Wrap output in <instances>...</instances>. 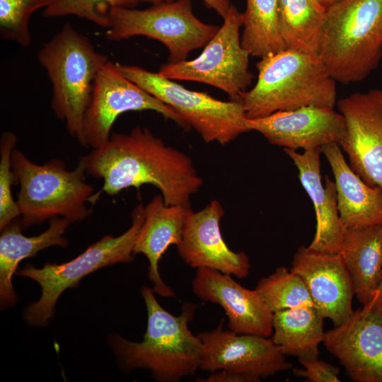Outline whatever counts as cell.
Here are the masks:
<instances>
[{
  "mask_svg": "<svg viewBox=\"0 0 382 382\" xmlns=\"http://www.w3.org/2000/svg\"><path fill=\"white\" fill-rule=\"evenodd\" d=\"M80 161L88 174L103 180L98 195L150 184L160 190L166 204L190 207V197L203 184L188 155L141 126L128 134H111L107 142Z\"/></svg>",
  "mask_w": 382,
  "mask_h": 382,
  "instance_id": "obj_1",
  "label": "cell"
},
{
  "mask_svg": "<svg viewBox=\"0 0 382 382\" xmlns=\"http://www.w3.org/2000/svg\"><path fill=\"white\" fill-rule=\"evenodd\" d=\"M152 289L142 287L141 294L147 311V327L141 342H132L118 335L110 345L123 369L149 370L160 382H177L199 369L202 342L189 328L197 305L185 303L175 316L157 301Z\"/></svg>",
  "mask_w": 382,
  "mask_h": 382,
  "instance_id": "obj_2",
  "label": "cell"
},
{
  "mask_svg": "<svg viewBox=\"0 0 382 382\" xmlns=\"http://www.w3.org/2000/svg\"><path fill=\"white\" fill-rule=\"evenodd\" d=\"M257 80L236 101L248 119L304 106L334 108L336 83L319 57L285 49L257 62Z\"/></svg>",
  "mask_w": 382,
  "mask_h": 382,
  "instance_id": "obj_3",
  "label": "cell"
},
{
  "mask_svg": "<svg viewBox=\"0 0 382 382\" xmlns=\"http://www.w3.org/2000/svg\"><path fill=\"white\" fill-rule=\"evenodd\" d=\"M319 58L335 81L365 79L382 58V0H336L330 5Z\"/></svg>",
  "mask_w": 382,
  "mask_h": 382,
  "instance_id": "obj_4",
  "label": "cell"
},
{
  "mask_svg": "<svg viewBox=\"0 0 382 382\" xmlns=\"http://www.w3.org/2000/svg\"><path fill=\"white\" fill-rule=\"evenodd\" d=\"M52 86V109L69 134L83 143V119L95 79L108 57L69 23L64 25L38 52Z\"/></svg>",
  "mask_w": 382,
  "mask_h": 382,
  "instance_id": "obj_5",
  "label": "cell"
},
{
  "mask_svg": "<svg viewBox=\"0 0 382 382\" xmlns=\"http://www.w3.org/2000/svg\"><path fill=\"white\" fill-rule=\"evenodd\" d=\"M11 167L20 185L16 203L23 228L55 216L71 223L83 221L89 214L86 203L98 199L93 187L85 182L86 172L81 161L69 170L59 159L39 165L15 149Z\"/></svg>",
  "mask_w": 382,
  "mask_h": 382,
  "instance_id": "obj_6",
  "label": "cell"
},
{
  "mask_svg": "<svg viewBox=\"0 0 382 382\" xmlns=\"http://www.w3.org/2000/svg\"><path fill=\"white\" fill-rule=\"evenodd\" d=\"M131 218L130 227L122 234L103 236L69 262L46 263L40 268L27 265L16 272L19 276L34 280L41 288L39 300L24 311L23 318L28 324H46L53 316L62 294L69 288L76 287L86 275L103 267L133 260L135 241L144 220V206L141 203L133 209Z\"/></svg>",
  "mask_w": 382,
  "mask_h": 382,
  "instance_id": "obj_7",
  "label": "cell"
},
{
  "mask_svg": "<svg viewBox=\"0 0 382 382\" xmlns=\"http://www.w3.org/2000/svg\"><path fill=\"white\" fill-rule=\"evenodd\" d=\"M107 18V39L145 36L156 40L166 47L172 63L185 60L191 51L205 46L219 28L196 17L191 0L162 2L145 9L112 7Z\"/></svg>",
  "mask_w": 382,
  "mask_h": 382,
  "instance_id": "obj_8",
  "label": "cell"
},
{
  "mask_svg": "<svg viewBox=\"0 0 382 382\" xmlns=\"http://www.w3.org/2000/svg\"><path fill=\"white\" fill-rule=\"evenodd\" d=\"M117 64L127 78L172 108L205 142L224 145L250 131L240 102L223 101L187 89L174 80L138 66Z\"/></svg>",
  "mask_w": 382,
  "mask_h": 382,
  "instance_id": "obj_9",
  "label": "cell"
},
{
  "mask_svg": "<svg viewBox=\"0 0 382 382\" xmlns=\"http://www.w3.org/2000/svg\"><path fill=\"white\" fill-rule=\"evenodd\" d=\"M243 13L231 4L224 23L205 45L200 55L192 60L168 62L158 74L171 80L191 81L214 86L236 101L251 85L250 54L241 44L240 29Z\"/></svg>",
  "mask_w": 382,
  "mask_h": 382,
  "instance_id": "obj_10",
  "label": "cell"
},
{
  "mask_svg": "<svg viewBox=\"0 0 382 382\" xmlns=\"http://www.w3.org/2000/svg\"><path fill=\"white\" fill-rule=\"evenodd\" d=\"M153 110L185 129L190 127L170 106L127 78L118 64L108 61L99 71L83 125L82 145L96 149L110 137L115 120L129 111Z\"/></svg>",
  "mask_w": 382,
  "mask_h": 382,
  "instance_id": "obj_11",
  "label": "cell"
},
{
  "mask_svg": "<svg viewBox=\"0 0 382 382\" xmlns=\"http://www.w3.org/2000/svg\"><path fill=\"white\" fill-rule=\"evenodd\" d=\"M224 321L197 335L202 342L199 369L237 372L258 382L292 368L272 338L226 330Z\"/></svg>",
  "mask_w": 382,
  "mask_h": 382,
  "instance_id": "obj_12",
  "label": "cell"
},
{
  "mask_svg": "<svg viewBox=\"0 0 382 382\" xmlns=\"http://www.w3.org/2000/svg\"><path fill=\"white\" fill-rule=\"evenodd\" d=\"M337 104L346 125L338 145L351 168L367 185L382 190V90L355 92Z\"/></svg>",
  "mask_w": 382,
  "mask_h": 382,
  "instance_id": "obj_13",
  "label": "cell"
},
{
  "mask_svg": "<svg viewBox=\"0 0 382 382\" xmlns=\"http://www.w3.org/2000/svg\"><path fill=\"white\" fill-rule=\"evenodd\" d=\"M325 349L356 382H382V316L364 307L353 310L328 332Z\"/></svg>",
  "mask_w": 382,
  "mask_h": 382,
  "instance_id": "obj_14",
  "label": "cell"
},
{
  "mask_svg": "<svg viewBox=\"0 0 382 382\" xmlns=\"http://www.w3.org/2000/svg\"><path fill=\"white\" fill-rule=\"evenodd\" d=\"M248 127L261 134L272 144L284 149L305 151L340 142L346 125L343 115L334 108L304 106L248 119Z\"/></svg>",
  "mask_w": 382,
  "mask_h": 382,
  "instance_id": "obj_15",
  "label": "cell"
},
{
  "mask_svg": "<svg viewBox=\"0 0 382 382\" xmlns=\"http://www.w3.org/2000/svg\"><path fill=\"white\" fill-rule=\"evenodd\" d=\"M290 270L301 277L314 306L334 326L343 323L352 313L354 290L340 253L318 251L301 245Z\"/></svg>",
  "mask_w": 382,
  "mask_h": 382,
  "instance_id": "obj_16",
  "label": "cell"
},
{
  "mask_svg": "<svg viewBox=\"0 0 382 382\" xmlns=\"http://www.w3.org/2000/svg\"><path fill=\"white\" fill-rule=\"evenodd\" d=\"M224 214L216 199L198 212L191 209L177 250L185 263L192 268H209L245 278L249 274L250 260L245 253L233 251L224 240L220 221Z\"/></svg>",
  "mask_w": 382,
  "mask_h": 382,
  "instance_id": "obj_17",
  "label": "cell"
},
{
  "mask_svg": "<svg viewBox=\"0 0 382 382\" xmlns=\"http://www.w3.org/2000/svg\"><path fill=\"white\" fill-rule=\"evenodd\" d=\"M192 286L199 299L222 307L229 330L238 334L272 336L274 313L255 289H248L231 275L204 267L197 269Z\"/></svg>",
  "mask_w": 382,
  "mask_h": 382,
  "instance_id": "obj_18",
  "label": "cell"
},
{
  "mask_svg": "<svg viewBox=\"0 0 382 382\" xmlns=\"http://www.w3.org/2000/svg\"><path fill=\"white\" fill-rule=\"evenodd\" d=\"M299 171L300 182L311 198L316 213V228L310 249L340 253L344 227L340 221L335 182L325 176L323 185L320 174V149L296 151L284 149Z\"/></svg>",
  "mask_w": 382,
  "mask_h": 382,
  "instance_id": "obj_19",
  "label": "cell"
},
{
  "mask_svg": "<svg viewBox=\"0 0 382 382\" xmlns=\"http://www.w3.org/2000/svg\"><path fill=\"white\" fill-rule=\"evenodd\" d=\"M190 207L168 205L161 195H155L144 207V220L137 235L134 255H144L149 261L148 275L153 291L163 297L175 293L162 279L158 262L171 245L180 243Z\"/></svg>",
  "mask_w": 382,
  "mask_h": 382,
  "instance_id": "obj_20",
  "label": "cell"
},
{
  "mask_svg": "<svg viewBox=\"0 0 382 382\" xmlns=\"http://www.w3.org/2000/svg\"><path fill=\"white\" fill-rule=\"evenodd\" d=\"M320 152L334 175L337 209L344 228L382 224V190L367 185L351 168L338 144L324 145Z\"/></svg>",
  "mask_w": 382,
  "mask_h": 382,
  "instance_id": "obj_21",
  "label": "cell"
},
{
  "mask_svg": "<svg viewBox=\"0 0 382 382\" xmlns=\"http://www.w3.org/2000/svg\"><path fill=\"white\" fill-rule=\"evenodd\" d=\"M49 227L42 233L28 237L21 232L19 221H11L1 230L0 236V301L1 308L12 306L17 296L12 284V277L21 261L34 256L51 246L65 248L68 240L64 233L71 221L55 216L49 220Z\"/></svg>",
  "mask_w": 382,
  "mask_h": 382,
  "instance_id": "obj_22",
  "label": "cell"
},
{
  "mask_svg": "<svg viewBox=\"0 0 382 382\" xmlns=\"http://www.w3.org/2000/svg\"><path fill=\"white\" fill-rule=\"evenodd\" d=\"M340 254L362 306L374 296L382 272V224L344 229Z\"/></svg>",
  "mask_w": 382,
  "mask_h": 382,
  "instance_id": "obj_23",
  "label": "cell"
},
{
  "mask_svg": "<svg viewBox=\"0 0 382 382\" xmlns=\"http://www.w3.org/2000/svg\"><path fill=\"white\" fill-rule=\"evenodd\" d=\"M324 318L314 306H301L273 313L272 339L284 355L318 357L325 332Z\"/></svg>",
  "mask_w": 382,
  "mask_h": 382,
  "instance_id": "obj_24",
  "label": "cell"
},
{
  "mask_svg": "<svg viewBox=\"0 0 382 382\" xmlns=\"http://www.w3.org/2000/svg\"><path fill=\"white\" fill-rule=\"evenodd\" d=\"M327 9L315 0H279V29L285 49L319 57Z\"/></svg>",
  "mask_w": 382,
  "mask_h": 382,
  "instance_id": "obj_25",
  "label": "cell"
},
{
  "mask_svg": "<svg viewBox=\"0 0 382 382\" xmlns=\"http://www.w3.org/2000/svg\"><path fill=\"white\" fill-rule=\"evenodd\" d=\"M279 0H246L243 13V47L250 56L262 57L285 50L278 22Z\"/></svg>",
  "mask_w": 382,
  "mask_h": 382,
  "instance_id": "obj_26",
  "label": "cell"
},
{
  "mask_svg": "<svg viewBox=\"0 0 382 382\" xmlns=\"http://www.w3.org/2000/svg\"><path fill=\"white\" fill-rule=\"evenodd\" d=\"M255 289L273 313L301 306H314L301 277L284 266L261 278Z\"/></svg>",
  "mask_w": 382,
  "mask_h": 382,
  "instance_id": "obj_27",
  "label": "cell"
},
{
  "mask_svg": "<svg viewBox=\"0 0 382 382\" xmlns=\"http://www.w3.org/2000/svg\"><path fill=\"white\" fill-rule=\"evenodd\" d=\"M50 0H0V35L23 47L31 43L28 22L31 15L45 8Z\"/></svg>",
  "mask_w": 382,
  "mask_h": 382,
  "instance_id": "obj_28",
  "label": "cell"
},
{
  "mask_svg": "<svg viewBox=\"0 0 382 382\" xmlns=\"http://www.w3.org/2000/svg\"><path fill=\"white\" fill-rule=\"evenodd\" d=\"M139 3V0H50L43 15L47 18L73 15L107 28L110 8H135Z\"/></svg>",
  "mask_w": 382,
  "mask_h": 382,
  "instance_id": "obj_29",
  "label": "cell"
},
{
  "mask_svg": "<svg viewBox=\"0 0 382 382\" xmlns=\"http://www.w3.org/2000/svg\"><path fill=\"white\" fill-rule=\"evenodd\" d=\"M17 137L11 132L2 134L0 141V230L20 216L16 202L11 194V186L18 184L12 170L11 156Z\"/></svg>",
  "mask_w": 382,
  "mask_h": 382,
  "instance_id": "obj_30",
  "label": "cell"
},
{
  "mask_svg": "<svg viewBox=\"0 0 382 382\" xmlns=\"http://www.w3.org/2000/svg\"><path fill=\"white\" fill-rule=\"evenodd\" d=\"M301 368L293 369L296 376L306 378L310 382H339L340 369L318 357L299 359Z\"/></svg>",
  "mask_w": 382,
  "mask_h": 382,
  "instance_id": "obj_31",
  "label": "cell"
},
{
  "mask_svg": "<svg viewBox=\"0 0 382 382\" xmlns=\"http://www.w3.org/2000/svg\"><path fill=\"white\" fill-rule=\"evenodd\" d=\"M200 381L206 382H257L254 378L247 375L226 371L219 370L211 372L209 376L205 379H201Z\"/></svg>",
  "mask_w": 382,
  "mask_h": 382,
  "instance_id": "obj_32",
  "label": "cell"
},
{
  "mask_svg": "<svg viewBox=\"0 0 382 382\" xmlns=\"http://www.w3.org/2000/svg\"><path fill=\"white\" fill-rule=\"evenodd\" d=\"M140 2H147L156 4L162 2L172 1L174 0H139ZM205 6L216 12L222 18H224L231 6V0H202Z\"/></svg>",
  "mask_w": 382,
  "mask_h": 382,
  "instance_id": "obj_33",
  "label": "cell"
},
{
  "mask_svg": "<svg viewBox=\"0 0 382 382\" xmlns=\"http://www.w3.org/2000/svg\"><path fill=\"white\" fill-rule=\"evenodd\" d=\"M362 307L382 316V272L378 286L374 296L367 304Z\"/></svg>",
  "mask_w": 382,
  "mask_h": 382,
  "instance_id": "obj_34",
  "label": "cell"
},
{
  "mask_svg": "<svg viewBox=\"0 0 382 382\" xmlns=\"http://www.w3.org/2000/svg\"><path fill=\"white\" fill-rule=\"evenodd\" d=\"M316 1L318 2L321 5H323L324 7L328 8L330 5H332L336 0H315Z\"/></svg>",
  "mask_w": 382,
  "mask_h": 382,
  "instance_id": "obj_35",
  "label": "cell"
}]
</instances>
